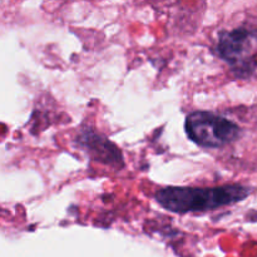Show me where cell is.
<instances>
[{
    "label": "cell",
    "instance_id": "cell-1",
    "mask_svg": "<svg viewBox=\"0 0 257 257\" xmlns=\"http://www.w3.org/2000/svg\"><path fill=\"white\" fill-rule=\"evenodd\" d=\"M252 190L245 185L232 183L216 187H165L156 192L155 200L173 213L206 212L241 202Z\"/></svg>",
    "mask_w": 257,
    "mask_h": 257
},
{
    "label": "cell",
    "instance_id": "cell-2",
    "mask_svg": "<svg viewBox=\"0 0 257 257\" xmlns=\"http://www.w3.org/2000/svg\"><path fill=\"white\" fill-rule=\"evenodd\" d=\"M216 53L230 65L236 77H251L257 70V28L221 30Z\"/></svg>",
    "mask_w": 257,
    "mask_h": 257
},
{
    "label": "cell",
    "instance_id": "cell-3",
    "mask_svg": "<svg viewBox=\"0 0 257 257\" xmlns=\"http://www.w3.org/2000/svg\"><path fill=\"white\" fill-rule=\"evenodd\" d=\"M187 137L200 147L221 148L240 138V125L210 110H195L186 117Z\"/></svg>",
    "mask_w": 257,
    "mask_h": 257
},
{
    "label": "cell",
    "instance_id": "cell-4",
    "mask_svg": "<svg viewBox=\"0 0 257 257\" xmlns=\"http://www.w3.org/2000/svg\"><path fill=\"white\" fill-rule=\"evenodd\" d=\"M75 143L98 162L117 168H123L124 166L122 152L118 150L117 146L94 131L87 130L79 132L75 138Z\"/></svg>",
    "mask_w": 257,
    "mask_h": 257
}]
</instances>
